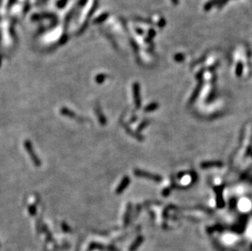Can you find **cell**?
<instances>
[{"label": "cell", "mask_w": 252, "mask_h": 251, "mask_svg": "<svg viewBox=\"0 0 252 251\" xmlns=\"http://www.w3.org/2000/svg\"><path fill=\"white\" fill-rule=\"evenodd\" d=\"M241 71H242V64H238L237 69V74H238V75H240V73H241Z\"/></svg>", "instance_id": "cell-11"}, {"label": "cell", "mask_w": 252, "mask_h": 251, "mask_svg": "<svg viewBox=\"0 0 252 251\" xmlns=\"http://www.w3.org/2000/svg\"><path fill=\"white\" fill-rule=\"evenodd\" d=\"M218 3H219V0H211L210 2H208V3L205 5V10L209 11L211 8H212L213 6H215V4H218Z\"/></svg>", "instance_id": "cell-7"}, {"label": "cell", "mask_w": 252, "mask_h": 251, "mask_svg": "<svg viewBox=\"0 0 252 251\" xmlns=\"http://www.w3.org/2000/svg\"><path fill=\"white\" fill-rule=\"evenodd\" d=\"M227 1H228V0H219V3H218L219 8H221V7H223L224 5H225Z\"/></svg>", "instance_id": "cell-10"}, {"label": "cell", "mask_w": 252, "mask_h": 251, "mask_svg": "<svg viewBox=\"0 0 252 251\" xmlns=\"http://www.w3.org/2000/svg\"><path fill=\"white\" fill-rule=\"evenodd\" d=\"M171 1H172L174 4H177L178 3V0H171Z\"/></svg>", "instance_id": "cell-13"}, {"label": "cell", "mask_w": 252, "mask_h": 251, "mask_svg": "<svg viewBox=\"0 0 252 251\" xmlns=\"http://www.w3.org/2000/svg\"><path fill=\"white\" fill-rule=\"evenodd\" d=\"M184 58V54H181V53L176 54V55L175 56V61H179V62H181V61H183Z\"/></svg>", "instance_id": "cell-8"}, {"label": "cell", "mask_w": 252, "mask_h": 251, "mask_svg": "<svg viewBox=\"0 0 252 251\" xmlns=\"http://www.w3.org/2000/svg\"><path fill=\"white\" fill-rule=\"evenodd\" d=\"M61 114L64 115V116H66L68 117H70V118L78 119V121H80V122H84V119L82 118V117H80L77 116L74 112L69 110V108H62L61 109Z\"/></svg>", "instance_id": "cell-2"}, {"label": "cell", "mask_w": 252, "mask_h": 251, "mask_svg": "<svg viewBox=\"0 0 252 251\" xmlns=\"http://www.w3.org/2000/svg\"><path fill=\"white\" fill-rule=\"evenodd\" d=\"M106 75L104 74H99V75H97L96 77V78H95V80H96V83H99V84H101V83H103L104 81H105V79H106Z\"/></svg>", "instance_id": "cell-6"}, {"label": "cell", "mask_w": 252, "mask_h": 251, "mask_svg": "<svg viewBox=\"0 0 252 251\" xmlns=\"http://www.w3.org/2000/svg\"><path fill=\"white\" fill-rule=\"evenodd\" d=\"M95 111H96V116L98 117L99 122H100V123H101V125H105V124H106V118H105L104 115L102 114V111H101V108H100V106H96V107H95Z\"/></svg>", "instance_id": "cell-4"}, {"label": "cell", "mask_w": 252, "mask_h": 251, "mask_svg": "<svg viewBox=\"0 0 252 251\" xmlns=\"http://www.w3.org/2000/svg\"><path fill=\"white\" fill-rule=\"evenodd\" d=\"M24 147L26 149V151L28 152V154L30 157V158L34 162V164L36 166V167H40L41 166V161H40L39 157L36 155L35 152V149L33 148V145L31 142L29 140H25L24 142Z\"/></svg>", "instance_id": "cell-1"}, {"label": "cell", "mask_w": 252, "mask_h": 251, "mask_svg": "<svg viewBox=\"0 0 252 251\" xmlns=\"http://www.w3.org/2000/svg\"><path fill=\"white\" fill-rule=\"evenodd\" d=\"M133 92H134V97H135V101L136 105L140 106V95H139V84L135 83L133 86Z\"/></svg>", "instance_id": "cell-5"}, {"label": "cell", "mask_w": 252, "mask_h": 251, "mask_svg": "<svg viewBox=\"0 0 252 251\" xmlns=\"http://www.w3.org/2000/svg\"><path fill=\"white\" fill-rule=\"evenodd\" d=\"M28 210H29V214H32V215H34V214L36 213V207H35V206H29V208H28Z\"/></svg>", "instance_id": "cell-9"}, {"label": "cell", "mask_w": 252, "mask_h": 251, "mask_svg": "<svg viewBox=\"0 0 252 251\" xmlns=\"http://www.w3.org/2000/svg\"><path fill=\"white\" fill-rule=\"evenodd\" d=\"M129 183H130V179H129V177L125 176V177L122 179V181H121V183H120V184L118 185V187L116 188V192H115L116 194H121V193L127 188V187H128V184H129Z\"/></svg>", "instance_id": "cell-3"}, {"label": "cell", "mask_w": 252, "mask_h": 251, "mask_svg": "<svg viewBox=\"0 0 252 251\" xmlns=\"http://www.w3.org/2000/svg\"><path fill=\"white\" fill-rule=\"evenodd\" d=\"M165 25H166V21H165L164 19H162V20L159 21V23H158V26L162 28V27L164 26Z\"/></svg>", "instance_id": "cell-12"}]
</instances>
